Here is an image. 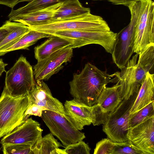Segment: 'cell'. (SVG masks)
Returning <instances> with one entry per match:
<instances>
[{
  "label": "cell",
  "mask_w": 154,
  "mask_h": 154,
  "mask_svg": "<svg viewBox=\"0 0 154 154\" xmlns=\"http://www.w3.org/2000/svg\"><path fill=\"white\" fill-rule=\"evenodd\" d=\"M137 93L128 99H123L103 124V130L114 142H123L128 140L130 111Z\"/></svg>",
  "instance_id": "8"
},
{
  "label": "cell",
  "mask_w": 154,
  "mask_h": 154,
  "mask_svg": "<svg viewBox=\"0 0 154 154\" xmlns=\"http://www.w3.org/2000/svg\"><path fill=\"white\" fill-rule=\"evenodd\" d=\"M11 21L7 20L0 27V43L11 31Z\"/></svg>",
  "instance_id": "31"
},
{
  "label": "cell",
  "mask_w": 154,
  "mask_h": 154,
  "mask_svg": "<svg viewBox=\"0 0 154 154\" xmlns=\"http://www.w3.org/2000/svg\"><path fill=\"white\" fill-rule=\"evenodd\" d=\"M115 142L109 138L103 139L98 142L94 149V154H112Z\"/></svg>",
  "instance_id": "29"
},
{
  "label": "cell",
  "mask_w": 154,
  "mask_h": 154,
  "mask_svg": "<svg viewBox=\"0 0 154 154\" xmlns=\"http://www.w3.org/2000/svg\"><path fill=\"white\" fill-rule=\"evenodd\" d=\"M43 130L40 124L31 118L3 137L0 143L5 144H23L33 146L42 136Z\"/></svg>",
  "instance_id": "12"
},
{
  "label": "cell",
  "mask_w": 154,
  "mask_h": 154,
  "mask_svg": "<svg viewBox=\"0 0 154 154\" xmlns=\"http://www.w3.org/2000/svg\"><path fill=\"white\" fill-rule=\"evenodd\" d=\"M89 12L90 8L83 6L79 0H68L56 11L49 22L65 20Z\"/></svg>",
  "instance_id": "19"
},
{
  "label": "cell",
  "mask_w": 154,
  "mask_h": 154,
  "mask_svg": "<svg viewBox=\"0 0 154 154\" xmlns=\"http://www.w3.org/2000/svg\"><path fill=\"white\" fill-rule=\"evenodd\" d=\"M154 75L148 72L130 111L133 114L154 101Z\"/></svg>",
  "instance_id": "18"
},
{
  "label": "cell",
  "mask_w": 154,
  "mask_h": 154,
  "mask_svg": "<svg viewBox=\"0 0 154 154\" xmlns=\"http://www.w3.org/2000/svg\"><path fill=\"white\" fill-rule=\"evenodd\" d=\"M31 104L28 95L12 96L3 90L0 97V138L28 118L25 112Z\"/></svg>",
  "instance_id": "4"
},
{
  "label": "cell",
  "mask_w": 154,
  "mask_h": 154,
  "mask_svg": "<svg viewBox=\"0 0 154 154\" xmlns=\"http://www.w3.org/2000/svg\"><path fill=\"white\" fill-rule=\"evenodd\" d=\"M128 138L144 154H154V116L129 128Z\"/></svg>",
  "instance_id": "13"
},
{
  "label": "cell",
  "mask_w": 154,
  "mask_h": 154,
  "mask_svg": "<svg viewBox=\"0 0 154 154\" xmlns=\"http://www.w3.org/2000/svg\"><path fill=\"white\" fill-rule=\"evenodd\" d=\"M153 116H154V101L135 112L130 114L129 128H132Z\"/></svg>",
  "instance_id": "25"
},
{
  "label": "cell",
  "mask_w": 154,
  "mask_h": 154,
  "mask_svg": "<svg viewBox=\"0 0 154 154\" xmlns=\"http://www.w3.org/2000/svg\"><path fill=\"white\" fill-rule=\"evenodd\" d=\"M154 64V45H152L139 55H134L120 71L112 74L116 79V82L121 85L123 100L128 99L138 93L147 73L153 69Z\"/></svg>",
  "instance_id": "2"
},
{
  "label": "cell",
  "mask_w": 154,
  "mask_h": 154,
  "mask_svg": "<svg viewBox=\"0 0 154 154\" xmlns=\"http://www.w3.org/2000/svg\"><path fill=\"white\" fill-rule=\"evenodd\" d=\"M94 1L98 0H106L111 2L112 4L115 5H123L127 6L130 4L134 2L141 0H93Z\"/></svg>",
  "instance_id": "32"
},
{
  "label": "cell",
  "mask_w": 154,
  "mask_h": 154,
  "mask_svg": "<svg viewBox=\"0 0 154 154\" xmlns=\"http://www.w3.org/2000/svg\"><path fill=\"white\" fill-rule=\"evenodd\" d=\"M120 88L121 85L118 83L111 87L106 86L103 88L96 103L92 106L94 126L104 124L123 100Z\"/></svg>",
  "instance_id": "10"
},
{
  "label": "cell",
  "mask_w": 154,
  "mask_h": 154,
  "mask_svg": "<svg viewBox=\"0 0 154 154\" xmlns=\"http://www.w3.org/2000/svg\"><path fill=\"white\" fill-rule=\"evenodd\" d=\"M109 82H116L112 74L87 63L80 73L73 75L69 83L70 93L77 102L91 106L96 103L102 90Z\"/></svg>",
  "instance_id": "1"
},
{
  "label": "cell",
  "mask_w": 154,
  "mask_h": 154,
  "mask_svg": "<svg viewBox=\"0 0 154 154\" xmlns=\"http://www.w3.org/2000/svg\"><path fill=\"white\" fill-rule=\"evenodd\" d=\"M112 154H144L129 140L123 142H115Z\"/></svg>",
  "instance_id": "27"
},
{
  "label": "cell",
  "mask_w": 154,
  "mask_h": 154,
  "mask_svg": "<svg viewBox=\"0 0 154 154\" xmlns=\"http://www.w3.org/2000/svg\"><path fill=\"white\" fill-rule=\"evenodd\" d=\"M52 35L30 29V30L13 45L4 50L0 51V56L10 52L20 49H27L35 44L39 40L49 37Z\"/></svg>",
  "instance_id": "21"
},
{
  "label": "cell",
  "mask_w": 154,
  "mask_h": 154,
  "mask_svg": "<svg viewBox=\"0 0 154 154\" xmlns=\"http://www.w3.org/2000/svg\"><path fill=\"white\" fill-rule=\"evenodd\" d=\"M43 43L34 48L35 57L39 61L65 47L70 46L69 41L58 36L52 35Z\"/></svg>",
  "instance_id": "20"
},
{
  "label": "cell",
  "mask_w": 154,
  "mask_h": 154,
  "mask_svg": "<svg viewBox=\"0 0 154 154\" xmlns=\"http://www.w3.org/2000/svg\"><path fill=\"white\" fill-rule=\"evenodd\" d=\"M20 0H0V4L8 6L12 9L18 3Z\"/></svg>",
  "instance_id": "33"
},
{
  "label": "cell",
  "mask_w": 154,
  "mask_h": 154,
  "mask_svg": "<svg viewBox=\"0 0 154 154\" xmlns=\"http://www.w3.org/2000/svg\"><path fill=\"white\" fill-rule=\"evenodd\" d=\"M63 3H57L32 13L17 15L9 20L21 23L29 27L45 24L51 21L55 12Z\"/></svg>",
  "instance_id": "17"
},
{
  "label": "cell",
  "mask_w": 154,
  "mask_h": 154,
  "mask_svg": "<svg viewBox=\"0 0 154 154\" xmlns=\"http://www.w3.org/2000/svg\"><path fill=\"white\" fill-rule=\"evenodd\" d=\"M132 37L133 28L130 23L117 33L111 54L113 62L120 70L134 53Z\"/></svg>",
  "instance_id": "14"
},
{
  "label": "cell",
  "mask_w": 154,
  "mask_h": 154,
  "mask_svg": "<svg viewBox=\"0 0 154 154\" xmlns=\"http://www.w3.org/2000/svg\"><path fill=\"white\" fill-rule=\"evenodd\" d=\"M41 117L51 133L61 142L64 148L86 137L84 133L77 129L64 116L57 112L44 110Z\"/></svg>",
  "instance_id": "9"
},
{
  "label": "cell",
  "mask_w": 154,
  "mask_h": 154,
  "mask_svg": "<svg viewBox=\"0 0 154 154\" xmlns=\"http://www.w3.org/2000/svg\"><path fill=\"white\" fill-rule=\"evenodd\" d=\"M32 146L23 144H5L2 145L4 154H33Z\"/></svg>",
  "instance_id": "28"
},
{
  "label": "cell",
  "mask_w": 154,
  "mask_h": 154,
  "mask_svg": "<svg viewBox=\"0 0 154 154\" xmlns=\"http://www.w3.org/2000/svg\"><path fill=\"white\" fill-rule=\"evenodd\" d=\"M111 30H65L55 32L52 35L64 38L72 43L73 49L91 44L100 45L112 54L117 35Z\"/></svg>",
  "instance_id": "7"
},
{
  "label": "cell",
  "mask_w": 154,
  "mask_h": 154,
  "mask_svg": "<svg viewBox=\"0 0 154 154\" xmlns=\"http://www.w3.org/2000/svg\"><path fill=\"white\" fill-rule=\"evenodd\" d=\"M91 149L83 140L71 144L64 149H57L56 154H90Z\"/></svg>",
  "instance_id": "26"
},
{
  "label": "cell",
  "mask_w": 154,
  "mask_h": 154,
  "mask_svg": "<svg viewBox=\"0 0 154 154\" xmlns=\"http://www.w3.org/2000/svg\"><path fill=\"white\" fill-rule=\"evenodd\" d=\"M130 23L133 28L134 53L138 55L149 46L154 45V2L141 0L129 5Z\"/></svg>",
  "instance_id": "3"
},
{
  "label": "cell",
  "mask_w": 154,
  "mask_h": 154,
  "mask_svg": "<svg viewBox=\"0 0 154 154\" xmlns=\"http://www.w3.org/2000/svg\"><path fill=\"white\" fill-rule=\"evenodd\" d=\"M11 31L0 43V51L13 45L30 30L29 26L21 23L11 21Z\"/></svg>",
  "instance_id": "24"
},
{
  "label": "cell",
  "mask_w": 154,
  "mask_h": 154,
  "mask_svg": "<svg viewBox=\"0 0 154 154\" xmlns=\"http://www.w3.org/2000/svg\"><path fill=\"white\" fill-rule=\"evenodd\" d=\"M68 0H20L19 2H28L27 4L17 9H12L9 14V19L16 16L23 15L36 11L60 3H64Z\"/></svg>",
  "instance_id": "22"
},
{
  "label": "cell",
  "mask_w": 154,
  "mask_h": 154,
  "mask_svg": "<svg viewBox=\"0 0 154 154\" xmlns=\"http://www.w3.org/2000/svg\"><path fill=\"white\" fill-rule=\"evenodd\" d=\"M64 147L51 133L40 136L32 146L33 154H56L57 149Z\"/></svg>",
  "instance_id": "23"
},
{
  "label": "cell",
  "mask_w": 154,
  "mask_h": 154,
  "mask_svg": "<svg viewBox=\"0 0 154 154\" xmlns=\"http://www.w3.org/2000/svg\"><path fill=\"white\" fill-rule=\"evenodd\" d=\"M34 76L32 66L26 57L21 55L6 72L3 90L12 96L28 95L36 84Z\"/></svg>",
  "instance_id": "5"
},
{
  "label": "cell",
  "mask_w": 154,
  "mask_h": 154,
  "mask_svg": "<svg viewBox=\"0 0 154 154\" xmlns=\"http://www.w3.org/2000/svg\"><path fill=\"white\" fill-rule=\"evenodd\" d=\"M44 110H46L36 104L32 103L26 109L25 114L29 117L34 115L41 117L42 111Z\"/></svg>",
  "instance_id": "30"
},
{
  "label": "cell",
  "mask_w": 154,
  "mask_h": 154,
  "mask_svg": "<svg viewBox=\"0 0 154 154\" xmlns=\"http://www.w3.org/2000/svg\"><path fill=\"white\" fill-rule=\"evenodd\" d=\"M64 117L78 130L92 124V107L79 103L75 99L65 101Z\"/></svg>",
  "instance_id": "16"
},
{
  "label": "cell",
  "mask_w": 154,
  "mask_h": 154,
  "mask_svg": "<svg viewBox=\"0 0 154 154\" xmlns=\"http://www.w3.org/2000/svg\"><path fill=\"white\" fill-rule=\"evenodd\" d=\"M72 49L70 46L65 47L38 61L33 67L35 81L47 80L62 69L63 64L71 61L73 54Z\"/></svg>",
  "instance_id": "11"
},
{
  "label": "cell",
  "mask_w": 154,
  "mask_h": 154,
  "mask_svg": "<svg viewBox=\"0 0 154 154\" xmlns=\"http://www.w3.org/2000/svg\"><path fill=\"white\" fill-rule=\"evenodd\" d=\"M29 28L50 35L65 30H110L108 23L102 17L93 15L91 12L65 20L50 22Z\"/></svg>",
  "instance_id": "6"
},
{
  "label": "cell",
  "mask_w": 154,
  "mask_h": 154,
  "mask_svg": "<svg viewBox=\"0 0 154 154\" xmlns=\"http://www.w3.org/2000/svg\"><path fill=\"white\" fill-rule=\"evenodd\" d=\"M32 103L57 112L64 116V106L57 99L54 97L47 85L43 80L36 81L33 88L28 94Z\"/></svg>",
  "instance_id": "15"
},
{
  "label": "cell",
  "mask_w": 154,
  "mask_h": 154,
  "mask_svg": "<svg viewBox=\"0 0 154 154\" xmlns=\"http://www.w3.org/2000/svg\"><path fill=\"white\" fill-rule=\"evenodd\" d=\"M8 65L3 62L2 59L0 58V77L4 72H6L5 67Z\"/></svg>",
  "instance_id": "34"
}]
</instances>
